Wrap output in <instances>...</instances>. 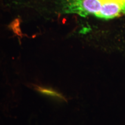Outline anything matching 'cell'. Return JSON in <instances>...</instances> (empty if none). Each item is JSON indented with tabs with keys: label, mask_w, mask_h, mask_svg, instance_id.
Segmentation results:
<instances>
[{
	"label": "cell",
	"mask_w": 125,
	"mask_h": 125,
	"mask_svg": "<svg viewBox=\"0 0 125 125\" xmlns=\"http://www.w3.org/2000/svg\"><path fill=\"white\" fill-rule=\"evenodd\" d=\"M66 13L112 19L125 15V0H62Z\"/></svg>",
	"instance_id": "obj_1"
},
{
	"label": "cell",
	"mask_w": 125,
	"mask_h": 125,
	"mask_svg": "<svg viewBox=\"0 0 125 125\" xmlns=\"http://www.w3.org/2000/svg\"><path fill=\"white\" fill-rule=\"evenodd\" d=\"M37 90H38L40 93L48 95V96L54 97H57L59 98H61V99H63V97H62V95L56 92L54 90H53L51 89H47V88H44V87H39L37 89Z\"/></svg>",
	"instance_id": "obj_2"
}]
</instances>
